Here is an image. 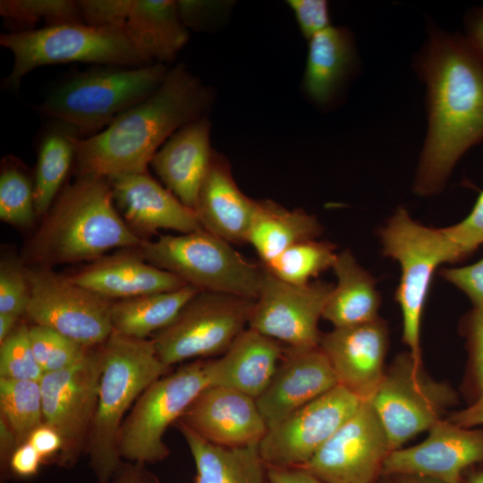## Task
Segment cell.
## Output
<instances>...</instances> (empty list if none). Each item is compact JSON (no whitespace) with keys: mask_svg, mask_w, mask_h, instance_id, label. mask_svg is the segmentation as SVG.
I'll use <instances>...</instances> for the list:
<instances>
[{"mask_svg":"<svg viewBox=\"0 0 483 483\" xmlns=\"http://www.w3.org/2000/svg\"><path fill=\"white\" fill-rule=\"evenodd\" d=\"M0 44L13 56L4 83L19 89L21 80L38 67L68 63L138 67L151 64L129 38L124 27L64 23L3 33Z\"/></svg>","mask_w":483,"mask_h":483,"instance_id":"obj_7","label":"cell"},{"mask_svg":"<svg viewBox=\"0 0 483 483\" xmlns=\"http://www.w3.org/2000/svg\"><path fill=\"white\" fill-rule=\"evenodd\" d=\"M333 287L321 281L292 284L264 268L248 327L288 347H317L322 335L318 321Z\"/></svg>","mask_w":483,"mask_h":483,"instance_id":"obj_15","label":"cell"},{"mask_svg":"<svg viewBox=\"0 0 483 483\" xmlns=\"http://www.w3.org/2000/svg\"><path fill=\"white\" fill-rule=\"evenodd\" d=\"M67 276L111 301L171 292L188 285L172 273L147 262L139 252L103 256Z\"/></svg>","mask_w":483,"mask_h":483,"instance_id":"obj_24","label":"cell"},{"mask_svg":"<svg viewBox=\"0 0 483 483\" xmlns=\"http://www.w3.org/2000/svg\"><path fill=\"white\" fill-rule=\"evenodd\" d=\"M43 375L30 344L29 326H17L1 343L0 377L39 382Z\"/></svg>","mask_w":483,"mask_h":483,"instance_id":"obj_38","label":"cell"},{"mask_svg":"<svg viewBox=\"0 0 483 483\" xmlns=\"http://www.w3.org/2000/svg\"><path fill=\"white\" fill-rule=\"evenodd\" d=\"M30 300L28 270L19 262L3 260L0 266V313L26 315Z\"/></svg>","mask_w":483,"mask_h":483,"instance_id":"obj_39","label":"cell"},{"mask_svg":"<svg viewBox=\"0 0 483 483\" xmlns=\"http://www.w3.org/2000/svg\"><path fill=\"white\" fill-rule=\"evenodd\" d=\"M102 361L99 344L77 363L45 373L39 381L43 423L62 438V465L72 464L87 446L97 405Z\"/></svg>","mask_w":483,"mask_h":483,"instance_id":"obj_13","label":"cell"},{"mask_svg":"<svg viewBox=\"0 0 483 483\" xmlns=\"http://www.w3.org/2000/svg\"><path fill=\"white\" fill-rule=\"evenodd\" d=\"M115 205L139 236L159 230L186 233L201 229L194 210L182 204L148 172L107 178Z\"/></svg>","mask_w":483,"mask_h":483,"instance_id":"obj_21","label":"cell"},{"mask_svg":"<svg viewBox=\"0 0 483 483\" xmlns=\"http://www.w3.org/2000/svg\"><path fill=\"white\" fill-rule=\"evenodd\" d=\"M367 402L393 451L441 420L456 394L449 386L428 378L408 352L395 358Z\"/></svg>","mask_w":483,"mask_h":483,"instance_id":"obj_11","label":"cell"},{"mask_svg":"<svg viewBox=\"0 0 483 483\" xmlns=\"http://www.w3.org/2000/svg\"><path fill=\"white\" fill-rule=\"evenodd\" d=\"M388 335L386 321L377 318L360 325L334 327L322 334L318 346L339 385L368 401L386 373Z\"/></svg>","mask_w":483,"mask_h":483,"instance_id":"obj_18","label":"cell"},{"mask_svg":"<svg viewBox=\"0 0 483 483\" xmlns=\"http://www.w3.org/2000/svg\"><path fill=\"white\" fill-rule=\"evenodd\" d=\"M385 257L398 262L400 282L395 301L402 320V341L413 360L421 362L420 334L422 316L433 275L444 263L464 260L444 228L426 226L399 207L377 232Z\"/></svg>","mask_w":483,"mask_h":483,"instance_id":"obj_6","label":"cell"},{"mask_svg":"<svg viewBox=\"0 0 483 483\" xmlns=\"http://www.w3.org/2000/svg\"><path fill=\"white\" fill-rule=\"evenodd\" d=\"M266 483H268V482H267H267H266Z\"/></svg>","mask_w":483,"mask_h":483,"instance_id":"obj_55","label":"cell"},{"mask_svg":"<svg viewBox=\"0 0 483 483\" xmlns=\"http://www.w3.org/2000/svg\"><path fill=\"white\" fill-rule=\"evenodd\" d=\"M287 4L308 40L331 26L329 6L325 0H289Z\"/></svg>","mask_w":483,"mask_h":483,"instance_id":"obj_43","label":"cell"},{"mask_svg":"<svg viewBox=\"0 0 483 483\" xmlns=\"http://www.w3.org/2000/svg\"><path fill=\"white\" fill-rule=\"evenodd\" d=\"M178 421L208 442L225 447L258 445L267 432L256 399L216 385L206 387Z\"/></svg>","mask_w":483,"mask_h":483,"instance_id":"obj_19","label":"cell"},{"mask_svg":"<svg viewBox=\"0 0 483 483\" xmlns=\"http://www.w3.org/2000/svg\"><path fill=\"white\" fill-rule=\"evenodd\" d=\"M444 231L465 259L483 244V190H479L469 215L459 223L444 227Z\"/></svg>","mask_w":483,"mask_h":483,"instance_id":"obj_41","label":"cell"},{"mask_svg":"<svg viewBox=\"0 0 483 483\" xmlns=\"http://www.w3.org/2000/svg\"><path fill=\"white\" fill-rule=\"evenodd\" d=\"M210 385L204 359L182 365L154 381L123 420L118 437L120 456L142 464L165 459L169 454L163 440L166 428Z\"/></svg>","mask_w":483,"mask_h":483,"instance_id":"obj_9","label":"cell"},{"mask_svg":"<svg viewBox=\"0 0 483 483\" xmlns=\"http://www.w3.org/2000/svg\"><path fill=\"white\" fill-rule=\"evenodd\" d=\"M440 276L464 292L473 308H483V258L459 267H444Z\"/></svg>","mask_w":483,"mask_h":483,"instance_id":"obj_44","label":"cell"},{"mask_svg":"<svg viewBox=\"0 0 483 483\" xmlns=\"http://www.w3.org/2000/svg\"><path fill=\"white\" fill-rule=\"evenodd\" d=\"M397 478L399 479V483H440L435 480L418 478V477L399 476Z\"/></svg>","mask_w":483,"mask_h":483,"instance_id":"obj_53","label":"cell"},{"mask_svg":"<svg viewBox=\"0 0 483 483\" xmlns=\"http://www.w3.org/2000/svg\"><path fill=\"white\" fill-rule=\"evenodd\" d=\"M462 334L467 340L470 368L476 402H483V308H473L462 321Z\"/></svg>","mask_w":483,"mask_h":483,"instance_id":"obj_40","label":"cell"},{"mask_svg":"<svg viewBox=\"0 0 483 483\" xmlns=\"http://www.w3.org/2000/svg\"><path fill=\"white\" fill-rule=\"evenodd\" d=\"M114 483H158V481L157 477L145 468L144 464L135 462L134 465L119 470Z\"/></svg>","mask_w":483,"mask_h":483,"instance_id":"obj_50","label":"cell"},{"mask_svg":"<svg viewBox=\"0 0 483 483\" xmlns=\"http://www.w3.org/2000/svg\"><path fill=\"white\" fill-rule=\"evenodd\" d=\"M30 300L26 315L34 325L51 328L91 348L113 333L114 301L73 283L51 267L28 269Z\"/></svg>","mask_w":483,"mask_h":483,"instance_id":"obj_12","label":"cell"},{"mask_svg":"<svg viewBox=\"0 0 483 483\" xmlns=\"http://www.w3.org/2000/svg\"><path fill=\"white\" fill-rule=\"evenodd\" d=\"M254 300L198 292L174 320L151 336L157 356L174 364L223 354L248 327Z\"/></svg>","mask_w":483,"mask_h":483,"instance_id":"obj_10","label":"cell"},{"mask_svg":"<svg viewBox=\"0 0 483 483\" xmlns=\"http://www.w3.org/2000/svg\"><path fill=\"white\" fill-rule=\"evenodd\" d=\"M29 336L35 358L44 374L72 366L90 349L43 326L33 324L29 326Z\"/></svg>","mask_w":483,"mask_h":483,"instance_id":"obj_37","label":"cell"},{"mask_svg":"<svg viewBox=\"0 0 483 483\" xmlns=\"http://www.w3.org/2000/svg\"><path fill=\"white\" fill-rule=\"evenodd\" d=\"M37 216L34 182L22 163L13 156L2 161L0 218L15 226H30Z\"/></svg>","mask_w":483,"mask_h":483,"instance_id":"obj_35","label":"cell"},{"mask_svg":"<svg viewBox=\"0 0 483 483\" xmlns=\"http://www.w3.org/2000/svg\"><path fill=\"white\" fill-rule=\"evenodd\" d=\"M211 100L210 89L183 64L169 69L152 95L104 130L87 138L73 137L78 177L148 172L163 144L183 126L205 117Z\"/></svg>","mask_w":483,"mask_h":483,"instance_id":"obj_2","label":"cell"},{"mask_svg":"<svg viewBox=\"0 0 483 483\" xmlns=\"http://www.w3.org/2000/svg\"><path fill=\"white\" fill-rule=\"evenodd\" d=\"M107 178L80 176L65 186L31 239L35 266L96 260L115 248L137 249L144 240L118 213Z\"/></svg>","mask_w":483,"mask_h":483,"instance_id":"obj_3","label":"cell"},{"mask_svg":"<svg viewBox=\"0 0 483 483\" xmlns=\"http://www.w3.org/2000/svg\"><path fill=\"white\" fill-rule=\"evenodd\" d=\"M74 131L56 122L41 139L35 170L34 191L37 216H44L61 192L75 159ZM77 137V136H76Z\"/></svg>","mask_w":483,"mask_h":483,"instance_id":"obj_32","label":"cell"},{"mask_svg":"<svg viewBox=\"0 0 483 483\" xmlns=\"http://www.w3.org/2000/svg\"><path fill=\"white\" fill-rule=\"evenodd\" d=\"M198 292L191 285L178 290L114 301L113 330L134 338L148 339L169 325Z\"/></svg>","mask_w":483,"mask_h":483,"instance_id":"obj_31","label":"cell"},{"mask_svg":"<svg viewBox=\"0 0 483 483\" xmlns=\"http://www.w3.org/2000/svg\"><path fill=\"white\" fill-rule=\"evenodd\" d=\"M480 462H483V429L441 419L420 443L391 451L384 462L382 475L462 483L464 471Z\"/></svg>","mask_w":483,"mask_h":483,"instance_id":"obj_17","label":"cell"},{"mask_svg":"<svg viewBox=\"0 0 483 483\" xmlns=\"http://www.w3.org/2000/svg\"><path fill=\"white\" fill-rule=\"evenodd\" d=\"M193 457L196 483H266L267 467L258 445L225 447L203 439L177 421Z\"/></svg>","mask_w":483,"mask_h":483,"instance_id":"obj_28","label":"cell"},{"mask_svg":"<svg viewBox=\"0 0 483 483\" xmlns=\"http://www.w3.org/2000/svg\"><path fill=\"white\" fill-rule=\"evenodd\" d=\"M462 483H483V470L472 472Z\"/></svg>","mask_w":483,"mask_h":483,"instance_id":"obj_54","label":"cell"},{"mask_svg":"<svg viewBox=\"0 0 483 483\" xmlns=\"http://www.w3.org/2000/svg\"><path fill=\"white\" fill-rule=\"evenodd\" d=\"M355 61V47L350 31L330 26L309 39L303 86L309 98L327 104L347 77Z\"/></svg>","mask_w":483,"mask_h":483,"instance_id":"obj_29","label":"cell"},{"mask_svg":"<svg viewBox=\"0 0 483 483\" xmlns=\"http://www.w3.org/2000/svg\"><path fill=\"white\" fill-rule=\"evenodd\" d=\"M185 26L177 1L132 0L124 30L150 64H164L174 60L188 41Z\"/></svg>","mask_w":483,"mask_h":483,"instance_id":"obj_26","label":"cell"},{"mask_svg":"<svg viewBox=\"0 0 483 483\" xmlns=\"http://www.w3.org/2000/svg\"><path fill=\"white\" fill-rule=\"evenodd\" d=\"M213 155L210 123L202 117L174 133L155 154L150 165L163 185L194 210Z\"/></svg>","mask_w":483,"mask_h":483,"instance_id":"obj_22","label":"cell"},{"mask_svg":"<svg viewBox=\"0 0 483 483\" xmlns=\"http://www.w3.org/2000/svg\"><path fill=\"white\" fill-rule=\"evenodd\" d=\"M84 23L96 27H124L132 0H80Z\"/></svg>","mask_w":483,"mask_h":483,"instance_id":"obj_42","label":"cell"},{"mask_svg":"<svg viewBox=\"0 0 483 483\" xmlns=\"http://www.w3.org/2000/svg\"><path fill=\"white\" fill-rule=\"evenodd\" d=\"M284 351L277 341L247 327L219 358L208 360L210 384L257 399L271 382Z\"/></svg>","mask_w":483,"mask_h":483,"instance_id":"obj_25","label":"cell"},{"mask_svg":"<svg viewBox=\"0 0 483 483\" xmlns=\"http://www.w3.org/2000/svg\"><path fill=\"white\" fill-rule=\"evenodd\" d=\"M338 385L319 346L284 349L271 382L256 399L267 430Z\"/></svg>","mask_w":483,"mask_h":483,"instance_id":"obj_20","label":"cell"},{"mask_svg":"<svg viewBox=\"0 0 483 483\" xmlns=\"http://www.w3.org/2000/svg\"><path fill=\"white\" fill-rule=\"evenodd\" d=\"M19 317L0 313V343L4 342L17 326Z\"/></svg>","mask_w":483,"mask_h":483,"instance_id":"obj_52","label":"cell"},{"mask_svg":"<svg viewBox=\"0 0 483 483\" xmlns=\"http://www.w3.org/2000/svg\"><path fill=\"white\" fill-rule=\"evenodd\" d=\"M256 206L236 184L228 161L214 152L194 208L201 227L232 244L247 243Z\"/></svg>","mask_w":483,"mask_h":483,"instance_id":"obj_23","label":"cell"},{"mask_svg":"<svg viewBox=\"0 0 483 483\" xmlns=\"http://www.w3.org/2000/svg\"><path fill=\"white\" fill-rule=\"evenodd\" d=\"M0 442H1V456H5L12 451L14 443L17 442L16 436L4 418L1 417L0 421Z\"/></svg>","mask_w":483,"mask_h":483,"instance_id":"obj_51","label":"cell"},{"mask_svg":"<svg viewBox=\"0 0 483 483\" xmlns=\"http://www.w3.org/2000/svg\"><path fill=\"white\" fill-rule=\"evenodd\" d=\"M41 461L42 457L38 451L26 441L12 452L10 468L21 477H29L38 471Z\"/></svg>","mask_w":483,"mask_h":483,"instance_id":"obj_45","label":"cell"},{"mask_svg":"<svg viewBox=\"0 0 483 483\" xmlns=\"http://www.w3.org/2000/svg\"><path fill=\"white\" fill-rule=\"evenodd\" d=\"M464 29V35L483 54V5L467 13Z\"/></svg>","mask_w":483,"mask_h":483,"instance_id":"obj_48","label":"cell"},{"mask_svg":"<svg viewBox=\"0 0 483 483\" xmlns=\"http://www.w3.org/2000/svg\"><path fill=\"white\" fill-rule=\"evenodd\" d=\"M137 250L147 262L199 292L255 300L264 275L261 265L250 262L232 243L203 228L144 239Z\"/></svg>","mask_w":483,"mask_h":483,"instance_id":"obj_8","label":"cell"},{"mask_svg":"<svg viewBox=\"0 0 483 483\" xmlns=\"http://www.w3.org/2000/svg\"><path fill=\"white\" fill-rule=\"evenodd\" d=\"M427 90L428 130L413 191H443L460 158L483 141V54L462 33L434 30L415 58Z\"/></svg>","mask_w":483,"mask_h":483,"instance_id":"obj_1","label":"cell"},{"mask_svg":"<svg viewBox=\"0 0 483 483\" xmlns=\"http://www.w3.org/2000/svg\"><path fill=\"white\" fill-rule=\"evenodd\" d=\"M390 452L381 422L370 404L364 401L300 468L325 483H376Z\"/></svg>","mask_w":483,"mask_h":483,"instance_id":"obj_16","label":"cell"},{"mask_svg":"<svg viewBox=\"0 0 483 483\" xmlns=\"http://www.w3.org/2000/svg\"><path fill=\"white\" fill-rule=\"evenodd\" d=\"M267 479L268 483H325L301 468L267 467Z\"/></svg>","mask_w":483,"mask_h":483,"instance_id":"obj_47","label":"cell"},{"mask_svg":"<svg viewBox=\"0 0 483 483\" xmlns=\"http://www.w3.org/2000/svg\"><path fill=\"white\" fill-rule=\"evenodd\" d=\"M27 441L38 451L42 459L61 451L63 441L59 434L51 427L41 424L29 436Z\"/></svg>","mask_w":483,"mask_h":483,"instance_id":"obj_46","label":"cell"},{"mask_svg":"<svg viewBox=\"0 0 483 483\" xmlns=\"http://www.w3.org/2000/svg\"><path fill=\"white\" fill-rule=\"evenodd\" d=\"M335 249V245L327 241L307 240L289 247L261 266L284 282L303 285L333 267L337 256Z\"/></svg>","mask_w":483,"mask_h":483,"instance_id":"obj_33","label":"cell"},{"mask_svg":"<svg viewBox=\"0 0 483 483\" xmlns=\"http://www.w3.org/2000/svg\"><path fill=\"white\" fill-rule=\"evenodd\" d=\"M1 16L21 27L32 30L43 22L45 27L64 23H84L78 1L72 0H2Z\"/></svg>","mask_w":483,"mask_h":483,"instance_id":"obj_36","label":"cell"},{"mask_svg":"<svg viewBox=\"0 0 483 483\" xmlns=\"http://www.w3.org/2000/svg\"><path fill=\"white\" fill-rule=\"evenodd\" d=\"M168 70L164 64H151L86 71L61 84L34 109L70 127L78 138H87L152 95Z\"/></svg>","mask_w":483,"mask_h":483,"instance_id":"obj_5","label":"cell"},{"mask_svg":"<svg viewBox=\"0 0 483 483\" xmlns=\"http://www.w3.org/2000/svg\"><path fill=\"white\" fill-rule=\"evenodd\" d=\"M362 401L338 385L267 430L258 444L267 467L300 468L360 408Z\"/></svg>","mask_w":483,"mask_h":483,"instance_id":"obj_14","label":"cell"},{"mask_svg":"<svg viewBox=\"0 0 483 483\" xmlns=\"http://www.w3.org/2000/svg\"><path fill=\"white\" fill-rule=\"evenodd\" d=\"M448 419L467 428L483 425V402H472L469 407L453 412Z\"/></svg>","mask_w":483,"mask_h":483,"instance_id":"obj_49","label":"cell"},{"mask_svg":"<svg viewBox=\"0 0 483 483\" xmlns=\"http://www.w3.org/2000/svg\"><path fill=\"white\" fill-rule=\"evenodd\" d=\"M100 348L98 399L86 450L98 481L107 483L120 470L118 437L125 413L170 367L161 361L151 339L113 331Z\"/></svg>","mask_w":483,"mask_h":483,"instance_id":"obj_4","label":"cell"},{"mask_svg":"<svg viewBox=\"0 0 483 483\" xmlns=\"http://www.w3.org/2000/svg\"><path fill=\"white\" fill-rule=\"evenodd\" d=\"M318 219L302 209H288L272 200H257L248 233L250 243L266 265L289 247L318 239L322 233Z\"/></svg>","mask_w":483,"mask_h":483,"instance_id":"obj_30","label":"cell"},{"mask_svg":"<svg viewBox=\"0 0 483 483\" xmlns=\"http://www.w3.org/2000/svg\"><path fill=\"white\" fill-rule=\"evenodd\" d=\"M0 407L1 417L13 429L17 442L24 443L43 424L40 383L0 377Z\"/></svg>","mask_w":483,"mask_h":483,"instance_id":"obj_34","label":"cell"},{"mask_svg":"<svg viewBox=\"0 0 483 483\" xmlns=\"http://www.w3.org/2000/svg\"><path fill=\"white\" fill-rule=\"evenodd\" d=\"M332 269L337 283L322 318L334 327L360 325L379 318L381 296L376 287L377 280L357 262L351 250L337 253Z\"/></svg>","mask_w":483,"mask_h":483,"instance_id":"obj_27","label":"cell"}]
</instances>
